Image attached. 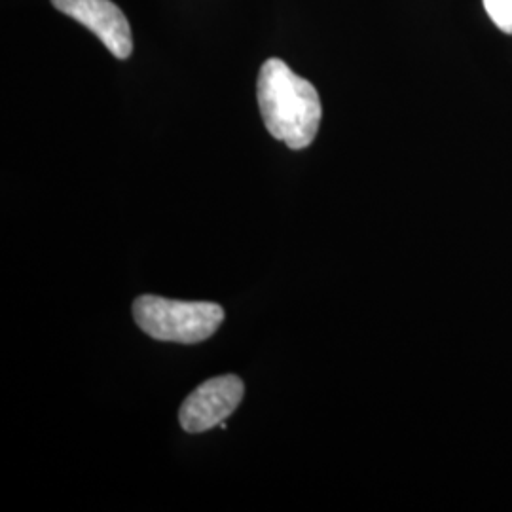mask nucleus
I'll list each match as a JSON object with an SVG mask.
<instances>
[{"label":"nucleus","mask_w":512,"mask_h":512,"mask_svg":"<svg viewBox=\"0 0 512 512\" xmlns=\"http://www.w3.org/2000/svg\"><path fill=\"white\" fill-rule=\"evenodd\" d=\"M258 107L264 126L277 141L293 150L310 147L319 131L323 107L315 86L272 57L256 80Z\"/></svg>","instance_id":"nucleus-1"},{"label":"nucleus","mask_w":512,"mask_h":512,"mask_svg":"<svg viewBox=\"0 0 512 512\" xmlns=\"http://www.w3.org/2000/svg\"><path fill=\"white\" fill-rule=\"evenodd\" d=\"M133 319L154 340L200 344L224 321V310L213 302H183L145 294L133 302Z\"/></svg>","instance_id":"nucleus-2"},{"label":"nucleus","mask_w":512,"mask_h":512,"mask_svg":"<svg viewBox=\"0 0 512 512\" xmlns=\"http://www.w3.org/2000/svg\"><path fill=\"white\" fill-rule=\"evenodd\" d=\"M245 395V385L236 374L211 378L198 385L179 410L186 433H205L230 418Z\"/></svg>","instance_id":"nucleus-3"},{"label":"nucleus","mask_w":512,"mask_h":512,"mask_svg":"<svg viewBox=\"0 0 512 512\" xmlns=\"http://www.w3.org/2000/svg\"><path fill=\"white\" fill-rule=\"evenodd\" d=\"M55 8L80 21L99 38L110 54L128 59L133 52L131 27L124 12L110 0H52Z\"/></svg>","instance_id":"nucleus-4"},{"label":"nucleus","mask_w":512,"mask_h":512,"mask_svg":"<svg viewBox=\"0 0 512 512\" xmlns=\"http://www.w3.org/2000/svg\"><path fill=\"white\" fill-rule=\"evenodd\" d=\"M484 8L499 31L512 35V0H484Z\"/></svg>","instance_id":"nucleus-5"}]
</instances>
